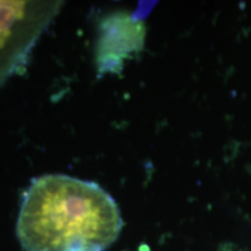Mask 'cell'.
Masks as SVG:
<instances>
[{
	"instance_id": "obj_1",
	"label": "cell",
	"mask_w": 251,
	"mask_h": 251,
	"mask_svg": "<svg viewBox=\"0 0 251 251\" xmlns=\"http://www.w3.org/2000/svg\"><path fill=\"white\" fill-rule=\"evenodd\" d=\"M122 226L117 202L100 185L46 175L25 193L17 235L26 251H106Z\"/></svg>"
},
{
	"instance_id": "obj_2",
	"label": "cell",
	"mask_w": 251,
	"mask_h": 251,
	"mask_svg": "<svg viewBox=\"0 0 251 251\" xmlns=\"http://www.w3.org/2000/svg\"><path fill=\"white\" fill-rule=\"evenodd\" d=\"M146 25L126 12L109 14L100 21L96 62L99 74H120L125 59L141 52Z\"/></svg>"
},
{
	"instance_id": "obj_3",
	"label": "cell",
	"mask_w": 251,
	"mask_h": 251,
	"mask_svg": "<svg viewBox=\"0 0 251 251\" xmlns=\"http://www.w3.org/2000/svg\"><path fill=\"white\" fill-rule=\"evenodd\" d=\"M26 6L25 1L0 0V49L4 48L13 34L15 24L25 18Z\"/></svg>"
}]
</instances>
